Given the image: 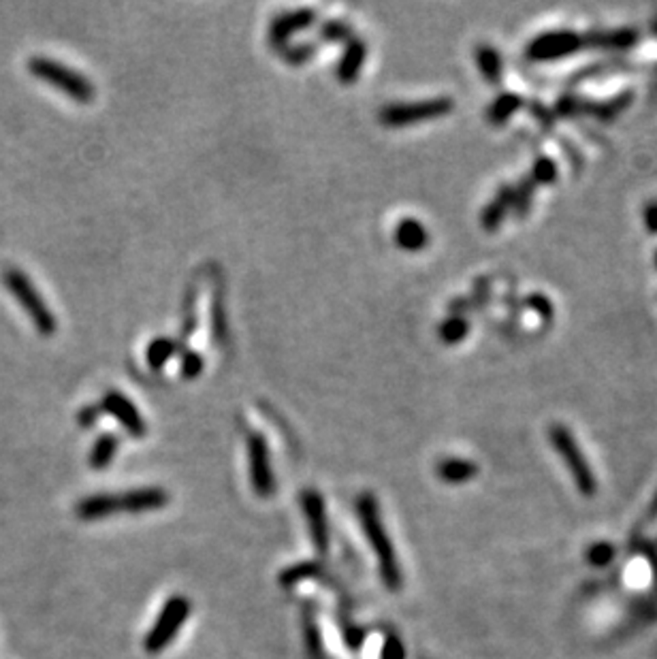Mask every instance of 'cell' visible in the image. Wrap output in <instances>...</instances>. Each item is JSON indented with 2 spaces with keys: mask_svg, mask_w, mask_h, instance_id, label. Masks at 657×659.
<instances>
[{
  "mask_svg": "<svg viewBox=\"0 0 657 659\" xmlns=\"http://www.w3.org/2000/svg\"><path fill=\"white\" fill-rule=\"evenodd\" d=\"M489 297H491V290H489V280H480L477 284V289H474V295H472V306L474 310H480L483 306H487L489 303Z\"/></svg>",
  "mask_w": 657,
  "mask_h": 659,
  "instance_id": "f1b7e54d",
  "label": "cell"
},
{
  "mask_svg": "<svg viewBox=\"0 0 657 659\" xmlns=\"http://www.w3.org/2000/svg\"><path fill=\"white\" fill-rule=\"evenodd\" d=\"M314 54H316V44H295L280 50V56L284 58L288 65H303Z\"/></svg>",
  "mask_w": 657,
  "mask_h": 659,
  "instance_id": "d4e9b609",
  "label": "cell"
},
{
  "mask_svg": "<svg viewBox=\"0 0 657 659\" xmlns=\"http://www.w3.org/2000/svg\"><path fill=\"white\" fill-rule=\"evenodd\" d=\"M28 73L32 77L41 79V82L50 83L52 88L60 90L68 99L77 100V103L88 105L92 103L96 97L94 83L88 77L77 73L75 68L67 67L64 62L53 60L47 56H35L28 60Z\"/></svg>",
  "mask_w": 657,
  "mask_h": 659,
  "instance_id": "3957f363",
  "label": "cell"
},
{
  "mask_svg": "<svg viewBox=\"0 0 657 659\" xmlns=\"http://www.w3.org/2000/svg\"><path fill=\"white\" fill-rule=\"evenodd\" d=\"M527 306L532 307V310H536L541 316L544 318V321H549V318H553V306L549 303L547 297L542 295H533L527 299Z\"/></svg>",
  "mask_w": 657,
  "mask_h": 659,
  "instance_id": "83f0119b",
  "label": "cell"
},
{
  "mask_svg": "<svg viewBox=\"0 0 657 659\" xmlns=\"http://www.w3.org/2000/svg\"><path fill=\"white\" fill-rule=\"evenodd\" d=\"M551 440H553L555 449H557V453L564 457L565 464H568L570 470H573L579 487L587 493L594 491V476H591L589 467H587V464L583 461V455H581L573 433H570L565 427H562V425H555V427H551Z\"/></svg>",
  "mask_w": 657,
  "mask_h": 659,
  "instance_id": "ba28073f",
  "label": "cell"
},
{
  "mask_svg": "<svg viewBox=\"0 0 657 659\" xmlns=\"http://www.w3.org/2000/svg\"><path fill=\"white\" fill-rule=\"evenodd\" d=\"M188 613H190L188 599L181 598V595L171 598L169 602L164 604L163 613L158 615L156 623L152 625V630H149V634L146 636V642H143L146 651L152 653V655L154 653L163 651V648L173 640L175 634H178L180 627L184 625V621L188 619Z\"/></svg>",
  "mask_w": 657,
  "mask_h": 659,
  "instance_id": "5b68a950",
  "label": "cell"
},
{
  "mask_svg": "<svg viewBox=\"0 0 657 659\" xmlns=\"http://www.w3.org/2000/svg\"><path fill=\"white\" fill-rule=\"evenodd\" d=\"M521 105H523V99L517 97V94H510V92L501 94V97L495 99L493 105L489 107L491 124H504V122L521 107Z\"/></svg>",
  "mask_w": 657,
  "mask_h": 659,
  "instance_id": "44dd1931",
  "label": "cell"
},
{
  "mask_svg": "<svg viewBox=\"0 0 657 659\" xmlns=\"http://www.w3.org/2000/svg\"><path fill=\"white\" fill-rule=\"evenodd\" d=\"M365 58H367L365 41L352 36V39L344 47V54H341L340 62H338V71H335V73H338L340 82L341 83L355 82V79L359 77L363 65H365Z\"/></svg>",
  "mask_w": 657,
  "mask_h": 659,
  "instance_id": "5bb4252c",
  "label": "cell"
},
{
  "mask_svg": "<svg viewBox=\"0 0 657 659\" xmlns=\"http://www.w3.org/2000/svg\"><path fill=\"white\" fill-rule=\"evenodd\" d=\"M318 36L323 41H329V44H340V41H349L352 39V26L346 22H340V20H329L320 26Z\"/></svg>",
  "mask_w": 657,
  "mask_h": 659,
  "instance_id": "603a6c76",
  "label": "cell"
},
{
  "mask_svg": "<svg viewBox=\"0 0 657 659\" xmlns=\"http://www.w3.org/2000/svg\"><path fill=\"white\" fill-rule=\"evenodd\" d=\"M477 67L480 71V75L487 79L489 83H498L501 75H504V60H501L500 52L495 50L493 45L489 44H480L477 45Z\"/></svg>",
  "mask_w": 657,
  "mask_h": 659,
  "instance_id": "e0dca14e",
  "label": "cell"
},
{
  "mask_svg": "<svg viewBox=\"0 0 657 659\" xmlns=\"http://www.w3.org/2000/svg\"><path fill=\"white\" fill-rule=\"evenodd\" d=\"M477 472L478 467L474 465L472 461L457 459V457L440 461V465H437V476L445 482H448V485H461V482L472 480V478L477 476Z\"/></svg>",
  "mask_w": 657,
  "mask_h": 659,
  "instance_id": "d6986e66",
  "label": "cell"
},
{
  "mask_svg": "<svg viewBox=\"0 0 657 659\" xmlns=\"http://www.w3.org/2000/svg\"><path fill=\"white\" fill-rule=\"evenodd\" d=\"M647 226L651 231H657V203H651L647 207Z\"/></svg>",
  "mask_w": 657,
  "mask_h": 659,
  "instance_id": "4dcf8cb0",
  "label": "cell"
},
{
  "mask_svg": "<svg viewBox=\"0 0 657 659\" xmlns=\"http://www.w3.org/2000/svg\"><path fill=\"white\" fill-rule=\"evenodd\" d=\"M557 178V167L551 158H538L536 164L532 169V179L533 184H551Z\"/></svg>",
  "mask_w": 657,
  "mask_h": 659,
  "instance_id": "4316f807",
  "label": "cell"
},
{
  "mask_svg": "<svg viewBox=\"0 0 657 659\" xmlns=\"http://www.w3.org/2000/svg\"><path fill=\"white\" fill-rule=\"evenodd\" d=\"M3 282L7 286L18 306L26 312V316L30 318L32 327L36 329V333L43 337H52L58 331V318L56 314L50 310L47 301L43 299V295L32 284V280L24 274L21 269L9 267L3 271Z\"/></svg>",
  "mask_w": 657,
  "mask_h": 659,
  "instance_id": "7a4b0ae2",
  "label": "cell"
},
{
  "mask_svg": "<svg viewBox=\"0 0 657 659\" xmlns=\"http://www.w3.org/2000/svg\"><path fill=\"white\" fill-rule=\"evenodd\" d=\"M512 199H515V188H512V186H501L498 195H495V199L491 201V203L485 207L483 214H480V226L489 233L498 231L501 222H504L506 214L512 210Z\"/></svg>",
  "mask_w": 657,
  "mask_h": 659,
  "instance_id": "9a60e30c",
  "label": "cell"
},
{
  "mask_svg": "<svg viewBox=\"0 0 657 659\" xmlns=\"http://www.w3.org/2000/svg\"><path fill=\"white\" fill-rule=\"evenodd\" d=\"M318 13L314 9H292V12L280 13L269 24V44L274 50H284L295 33H301L316 22Z\"/></svg>",
  "mask_w": 657,
  "mask_h": 659,
  "instance_id": "9c48e42d",
  "label": "cell"
},
{
  "mask_svg": "<svg viewBox=\"0 0 657 659\" xmlns=\"http://www.w3.org/2000/svg\"><path fill=\"white\" fill-rule=\"evenodd\" d=\"M203 368H205V363H203V357L199 353H195V350H186V353L181 354V376H184L186 380L199 378Z\"/></svg>",
  "mask_w": 657,
  "mask_h": 659,
  "instance_id": "484cf974",
  "label": "cell"
},
{
  "mask_svg": "<svg viewBox=\"0 0 657 659\" xmlns=\"http://www.w3.org/2000/svg\"><path fill=\"white\" fill-rule=\"evenodd\" d=\"M581 44H583L581 36L576 33H568V30H559V33H544L541 36H536V39L527 45L525 56L536 62L557 60V58L574 54V52L581 47Z\"/></svg>",
  "mask_w": 657,
  "mask_h": 659,
  "instance_id": "8992f818",
  "label": "cell"
},
{
  "mask_svg": "<svg viewBox=\"0 0 657 659\" xmlns=\"http://www.w3.org/2000/svg\"><path fill=\"white\" fill-rule=\"evenodd\" d=\"M120 497L109 496V493H96V496H88L79 499L75 506V514L82 520H100L107 517L120 514Z\"/></svg>",
  "mask_w": 657,
  "mask_h": 659,
  "instance_id": "4fadbf2b",
  "label": "cell"
},
{
  "mask_svg": "<svg viewBox=\"0 0 657 659\" xmlns=\"http://www.w3.org/2000/svg\"><path fill=\"white\" fill-rule=\"evenodd\" d=\"M180 353H184V348H181V344L175 342L173 337H156L146 350V361L149 369L158 371Z\"/></svg>",
  "mask_w": 657,
  "mask_h": 659,
  "instance_id": "ac0fdd59",
  "label": "cell"
},
{
  "mask_svg": "<svg viewBox=\"0 0 657 659\" xmlns=\"http://www.w3.org/2000/svg\"><path fill=\"white\" fill-rule=\"evenodd\" d=\"M303 512L309 523V534H312L314 544L318 552H327L329 549V529H327V514H324V502L318 491H306L301 497Z\"/></svg>",
  "mask_w": 657,
  "mask_h": 659,
  "instance_id": "8fae6325",
  "label": "cell"
},
{
  "mask_svg": "<svg viewBox=\"0 0 657 659\" xmlns=\"http://www.w3.org/2000/svg\"><path fill=\"white\" fill-rule=\"evenodd\" d=\"M455 109L453 99L440 97V99H429V100H419V103H405V105H387L378 120L381 124L389 126V129H404V126L421 124V122L442 118V115L451 114Z\"/></svg>",
  "mask_w": 657,
  "mask_h": 659,
  "instance_id": "277c9868",
  "label": "cell"
},
{
  "mask_svg": "<svg viewBox=\"0 0 657 659\" xmlns=\"http://www.w3.org/2000/svg\"><path fill=\"white\" fill-rule=\"evenodd\" d=\"M533 179L525 178L521 179L519 186L515 188V199H512V210H515L517 216H525L527 210H530L532 203V195H533Z\"/></svg>",
  "mask_w": 657,
  "mask_h": 659,
  "instance_id": "cb8c5ba5",
  "label": "cell"
},
{
  "mask_svg": "<svg viewBox=\"0 0 657 659\" xmlns=\"http://www.w3.org/2000/svg\"><path fill=\"white\" fill-rule=\"evenodd\" d=\"M117 449H120V440H117L116 433L99 435L88 457L90 467L92 470H107L111 465V461H114Z\"/></svg>",
  "mask_w": 657,
  "mask_h": 659,
  "instance_id": "ffe728a7",
  "label": "cell"
},
{
  "mask_svg": "<svg viewBox=\"0 0 657 659\" xmlns=\"http://www.w3.org/2000/svg\"><path fill=\"white\" fill-rule=\"evenodd\" d=\"M357 512H359L367 540H370L372 549L376 552L378 561H381L384 583H387L389 589H399L402 587V572H399L391 540H389L387 531H384L381 512H378V504L372 493H363L359 497V502H357Z\"/></svg>",
  "mask_w": 657,
  "mask_h": 659,
  "instance_id": "6da1fadb",
  "label": "cell"
},
{
  "mask_svg": "<svg viewBox=\"0 0 657 659\" xmlns=\"http://www.w3.org/2000/svg\"><path fill=\"white\" fill-rule=\"evenodd\" d=\"M395 243L405 252H419L429 243V233L416 218H404L393 231Z\"/></svg>",
  "mask_w": 657,
  "mask_h": 659,
  "instance_id": "2e32d148",
  "label": "cell"
},
{
  "mask_svg": "<svg viewBox=\"0 0 657 659\" xmlns=\"http://www.w3.org/2000/svg\"><path fill=\"white\" fill-rule=\"evenodd\" d=\"M120 510L128 514H141L149 510H158L169 504V493L158 487H143L132 488V491L120 493Z\"/></svg>",
  "mask_w": 657,
  "mask_h": 659,
  "instance_id": "7c38bea8",
  "label": "cell"
},
{
  "mask_svg": "<svg viewBox=\"0 0 657 659\" xmlns=\"http://www.w3.org/2000/svg\"><path fill=\"white\" fill-rule=\"evenodd\" d=\"M100 414H103V412H100V406L84 408V410H82V412H79L77 421H79V425H82V427H84V429H88V427H92V425H94L96 421H99V417H100Z\"/></svg>",
  "mask_w": 657,
  "mask_h": 659,
  "instance_id": "f546056e",
  "label": "cell"
},
{
  "mask_svg": "<svg viewBox=\"0 0 657 659\" xmlns=\"http://www.w3.org/2000/svg\"><path fill=\"white\" fill-rule=\"evenodd\" d=\"M248 457L254 491L259 493L260 497H269L271 493H274V474H271L267 442L260 433H252L248 438Z\"/></svg>",
  "mask_w": 657,
  "mask_h": 659,
  "instance_id": "30bf717a",
  "label": "cell"
},
{
  "mask_svg": "<svg viewBox=\"0 0 657 659\" xmlns=\"http://www.w3.org/2000/svg\"><path fill=\"white\" fill-rule=\"evenodd\" d=\"M100 412L114 417L117 423L124 427V432L132 438H143L148 433L146 418L141 417V412L137 410V406L132 403L124 393L120 391H107L100 400Z\"/></svg>",
  "mask_w": 657,
  "mask_h": 659,
  "instance_id": "52a82bcc",
  "label": "cell"
},
{
  "mask_svg": "<svg viewBox=\"0 0 657 659\" xmlns=\"http://www.w3.org/2000/svg\"><path fill=\"white\" fill-rule=\"evenodd\" d=\"M469 333V322L468 318H463L461 314H455V316L446 318V321H442L440 329H437V336H440V339L445 344H459L461 339H466Z\"/></svg>",
  "mask_w": 657,
  "mask_h": 659,
  "instance_id": "7402d4cb",
  "label": "cell"
}]
</instances>
